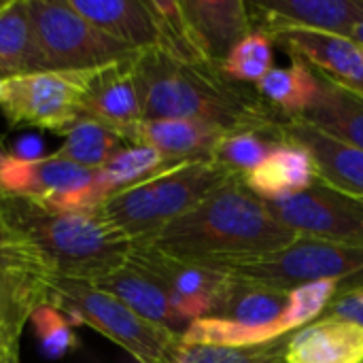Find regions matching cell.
Here are the masks:
<instances>
[{"instance_id":"14","label":"cell","mask_w":363,"mask_h":363,"mask_svg":"<svg viewBox=\"0 0 363 363\" xmlns=\"http://www.w3.org/2000/svg\"><path fill=\"white\" fill-rule=\"evenodd\" d=\"M253 30L302 28L351 38L363 21V0H255L249 2Z\"/></svg>"},{"instance_id":"28","label":"cell","mask_w":363,"mask_h":363,"mask_svg":"<svg viewBox=\"0 0 363 363\" xmlns=\"http://www.w3.org/2000/svg\"><path fill=\"white\" fill-rule=\"evenodd\" d=\"M62 147L53 153L87 170H100L119 149L128 145L123 134L96 119L81 117L64 134Z\"/></svg>"},{"instance_id":"19","label":"cell","mask_w":363,"mask_h":363,"mask_svg":"<svg viewBox=\"0 0 363 363\" xmlns=\"http://www.w3.org/2000/svg\"><path fill=\"white\" fill-rule=\"evenodd\" d=\"M283 132L289 140L300 143L311 151L319 179L328 187L349 198L363 200V151L332 138L304 119H287L283 123Z\"/></svg>"},{"instance_id":"34","label":"cell","mask_w":363,"mask_h":363,"mask_svg":"<svg viewBox=\"0 0 363 363\" xmlns=\"http://www.w3.org/2000/svg\"><path fill=\"white\" fill-rule=\"evenodd\" d=\"M323 315L353 321L363 328V274L340 283L338 294L334 296Z\"/></svg>"},{"instance_id":"20","label":"cell","mask_w":363,"mask_h":363,"mask_svg":"<svg viewBox=\"0 0 363 363\" xmlns=\"http://www.w3.org/2000/svg\"><path fill=\"white\" fill-rule=\"evenodd\" d=\"M285 363H363V328L321 315L289 336Z\"/></svg>"},{"instance_id":"22","label":"cell","mask_w":363,"mask_h":363,"mask_svg":"<svg viewBox=\"0 0 363 363\" xmlns=\"http://www.w3.org/2000/svg\"><path fill=\"white\" fill-rule=\"evenodd\" d=\"M98 30L140 53L157 47V26L147 0H70Z\"/></svg>"},{"instance_id":"9","label":"cell","mask_w":363,"mask_h":363,"mask_svg":"<svg viewBox=\"0 0 363 363\" xmlns=\"http://www.w3.org/2000/svg\"><path fill=\"white\" fill-rule=\"evenodd\" d=\"M89 70L34 72L0 81V111L11 128H38L64 134L83 117Z\"/></svg>"},{"instance_id":"2","label":"cell","mask_w":363,"mask_h":363,"mask_svg":"<svg viewBox=\"0 0 363 363\" xmlns=\"http://www.w3.org/2000/svg\"><path fill=\"white\" fill-rule=\"evenodd\" d=\"M298 238L272 217L264 200L242 179H228L194 211L145 245L177 259L215 266L268 255Z\"/></svg>"},{"instance_id":"10","label":"cell","mask_w":363,"mask_h":363,"mask_svg":"<svg viewBox=\"0 0 363 363\" xmlns=\"http://www.w3.org/2000/svg\"><path fill=\"white\" fill-rule=\"evenodd\" d=\"M0 196L26 198L62 211H100L96 170L57 155L21 157L0 151Z\"/></svg>"},{"instance_id":"36","label":"cell","mask_w":363,"mask_h":363,"mask_svg":"<svg viewBox=\"0 0 363 363\" xmlns=\"http://www.w3.org/2000/svg\"><path fill=\"white\" fill-rule=\"evenodd\" d=\"M351 40H355L359 47H363V21L353 30V34H351Z\"/></svg>"},{"instance_id":"31","label":"cell","mask_w":363,"mask_h":363,"mask_svg":"<svg viewBox=\"0 0 363 363\" xmlns=\"http://www.w3.org/2000/svg\"><path fill=\"white\" fill-rule=\"evenodd\" d=\"M157 26V47L166 55L185 62V64H202L206 62L200 53L191 28L185 19L179 0H147Z\"/></svg>"},{"instance_id":"38","label":"cell","mask_w":363,"mask_h":363,"mask_svg":"<svg viewBox=\"0 0 363 363\" xmlns=\"http://www.w3.org/2000/svg\"><path fill=\"white\" fill-rule=\"evenodd\" d=\"M6 2H9V0H0V9H2V6H4Z\"/></svg>"},{"instance_id":"33","label":"cell","mask_w":363,"mask_h":363,"mask_svg":"<svg viewBox=\"0 0 363 363\" xmlns=\"http://www.w3.org/2000/svg\"><path fill=\"white\" fill-rule=\"evenodd\" d=\"M30 323L34 325V332L47 357L57 359L77 347V334L72 332V323L53 306H40L32 315Z\"/></svg>"},{"instance_id":"5","label":"cell","mask_w":363,"mask_h":363,"mask_svg":"<svg viewBox=\"0 0 363 363\" xmlns=\"http://www.w3.org/2000/svg\"><path fill=\"white\" fill-rule=\"evenodd\" d=\"M228 179L232 177L213 162L183 164L111 196L100 213L134 245H145L194 211Z\"/></svg>"},{"instance_id":"11","label":"cell","mask_w":363,"mask_h":363,"mask_svg":"<svg viewBox=\"0 0 363 363\" xmlns=\"http://www.w3.org/2000/svg\"><path fill=\"white\" fill-rule=\"evenodd\" d=\"M53 274L0 219V353L17 351L19 336L40 306H49Z\"/></svg>"},{"instance_id":"24","label":"cell","mask_w":363,"mask_h":363,"mask_svg":"<svg viewBox=\"0 0 363 363\" xmlns=\"http://www.w3.org/2000/svg\"><path fill=\"white\" fill-rule=\"evenodd\" d=\"M317 77L319 98L298 119H304L332 138L363 151V96L332 83L319 72Z\"/></svg>"},{"instance_id":"32","label":"cell","mask_w":363,"mask_h":363,"mask_svg":"<svg viewBox=\"0 0 363 363\" xmlns=\"http://www.w3.org/2000/svg\"><path fill=\"white\" fill-rule=\"evenodd\" d=\"M219 68L232 81L255 87L274 68V38L262 30H253L234 47Z\"/></svg>"},{"instance_id":"12","label":"cell","mask_w":363,"mask_h":363,"mask_svg":"<svg viewBox=\"0 0 363 363\" xmlns=\"http://www.w3.org/2000/svg\"><path fill=\"white\" fill-rule=\"evenodd\" d=\"M272 217L298 236L363 247V211L321 179L306 191L264 200Z\"/></svg>"},{"instance_id":"1","label":"cell","mask_w":363,"mask_h":363,"mask_svg":"<svg viewBox=\"0 0 363 363\" xmlns=\"http://www.w3.org/2000/svg\"><path fill=\"white\" fill-rule=\"evenodd\" d=\"M134 74L143 121L191 119L223 132L279 130L285 123L253 85L232 81L211 62L185 64L160 49H147L136 53Z\"/></svg>"},{"instance_id":"39","label":"cell","mask_w":363,"mask_h":363,"mask_svg":"<svg viewBox=\"0 0 363 363\" xmlns=\"http://www.w3.org/2000/svg\"><path fill=\"white\" fill-rule=\"evenodd\" d=\"M0 198H2V196H0Z\"/></svg>"},{"instance_id":"29","label":"cell","mask_w":363,"mask_h":363,"mask_svg":"<svg viewBox=\"0 0 363 363\" xmlns=\"http://www.w3.org/2000/svg\"><path fill=\"white\" fill-rule=\"evenodd\" d=\"M164 170H170L166 162L147 145L128 143L119 149L100 170H96V189L104 204L111 196L121 194Z\"/></svg>"},{"instance_id":"13","label":"cell","mask_w":363,"mask_h":363,"mask_svg":"<svg viewBox=\"0 0 363 363\" xmlns=\"http://www.w3.org/2000/svg\"><path fill=\"white\" fill-rule=\"evenodd\" d=\"M128 264L153 277L189 323L213 317L230 281L228 274L211 266L170 257L149 245H134Z\"/></svg>"},{"instance_id":"37","label":"cell","mask_w":363,"mask_h":363,"mask_svg":"<svg viewBox=\"0 0 363 363\" xmlns=\"http://www.w3.org/2000/svg\"><path fill=\"white\" fill-rule=\"evenodd\" d=\"M351 200H353V202H355V204H357V206H359V208L363 211V200H362V198H351Z\"/></svg>"},{"instance_id":"18","label":"cell","mask_w":363,"mask_h":363,"mask_svg":"<svg viewBox=\"0 0 363 363\" xmlns=\"http://www.w3.org/2000/svg\"><path fill=\"white\" fill-rule=\"evenodd\" d=\"M225 132L191 119H149L123 134L132 145H147L160 153L168 168L191 162H211L219 138Z\"/></svg>"},{"instance_id":"25","label":"cell","mask_w":363,"mask_h":363,"mask_svg":"<svg viewBox=\"0 0 363 363\" xmlns=\"http://www.w3.org/2000/svg\"><path fill=\"white\" fill-rule=\"evenodd\" d=\"M45 70L28 0H9L0 9V81Z\"/></svg>"},{"instance_id":"30","label":"cell","mask_w":363,"mask_h":363,"mask_svg":"<svg viewBox=\"0 0 363 363\" xmlns=\"http://www.w3.org/2000/svg\"><path fill=\"white\" fill-rule=\"evenodd\" d=\"M287 338L253 347H221L179 336L162 363H285Z\"/></svg>"},{"instance_id":"17","label":"cell","mask_w":363,"mask_h":363,"mask_svg":"<svg viewBox=\"0 0 363 363\" xmlns=\"http://www.w3.org/2000/svg\"><path fill=\"white\" fill-rule=\"evenodd\" d=\"M194 40L206 62L221 66L234 47L253 32L249 2L242 0H179Z\"/></svg>"},{"instance_id":"15","label":"cell","mask_w":363,"mask_h":363,"mask_svg":"<svg viewBox=\"0 0 363 363\" xmlns=\"http://www.w3.org/2000/svg\"><path fill=\"white\" fill-rule=\"evenodd\" d=\"M266 34L332 83L363 96V47L355 40L302 28H277Z\"/></svg>"},{"instance_id":"23","label":"cell","mask_w":363,"mask_h":363,"mask_svg":"<svg viewBox=\"0 0 363 363\" xmlns=\"http://www.w3.org/2000/svg\"><path fill=\"white\" fill-rule=\"evenodd\" d=\"M317 183L319 170L315 157L306 147L289 138L245 179V185L262 200L300 194Z\"/></svg>"},{"instance_id":"21","label":"cell","mask_w":363,"mask_h":363,"mask_svg":"<svg viewBox=\"0 0 363 363\" xmlns=\"http://www.w3.org/2000/svg\"><path fill=\"white\" fill-rule=\"evenodd\" d=\"M94 285L121 300L143 319L157 323L174 334H183L191 325L187 319L179 315L164 287L153 277H149L147 272L128 262L119 270L94 281Z\"/></svg>"},{"instance_id":"26","label":"cell","mask_w":363,"mask_h":363,"mask_svg":"<svg viewBox=\"0 0 363 363\" xmlns=\"http://www.w3.org/2000/svg\"><path fill=\"white\" fill-rule=\"evenodd\" d=\"M262 100L285 121L302 117L319 98L317 72L298 55L289 66H274L257 85Z\"/></svg>"},{"instance_id":"16","label":"cell","mask_w":363,"mask_h":363,"mask_svg":"<svg viewBox=\"0 0 363 363\" xmlns=\"http://www.w3.org/2000/svg\"><path fill=\"white\" fill-rule=\"evenodd\" d=\"M134 57L89 70L83 94V115L111 125L121 134L143 121Z\"/></svg>"},{"instance_id":"6","label":"cell","mask_w":363,"mask_h":363,"mask_svg":"<svg viewBox=\"0 0 363 363\" xmlns=\"http://www.w3.org/2000/svg\"><path fill=\"white\" fill-rule=\"evenodd\" d=\"M49 306L60 311L70 323L87 325L102 334L138 363H162L181 336L143 319L89 281L53 277Z\"/></svg>"},{"instance_id":"4","label":"cell","mask_w":363,"mask_h":363,"mask_svg":"<svg viewBox=\"0 0 363 363\" xmlns=\"http://www.w3.org/2000/svg\"><path fill=\"white\" fill-rule=\"evenodd\" d=\"M338 287L336 281H319L287 291L230 277L213 317L194 321L183 338L221 347H253L287 338L317 321Z\"/></svg>"},{"instance_id":"27","label":"cell","mask_w":363,"mask_h":363,"mask_svg":"<svg viewBox=\"0 0 363 363\" xmlns=\"http://www.w3.org/2000/svg\"><path fill=\"white\" fill-rule=\"evenodd\" d=\"M287 140L283 125L279 130H234L225 132L211 162L232 179H247L279 145Z\"/></svg>"},{"instance_id":"7","label":"cell","mask_w":363,"mask_h":363,"mask_svg":"<svg viewBox=\"0 0 363 363\" xmlns=\"http://www.w3.org/2000/svg\"><path fill=\"white\" fill-rule=\"evenodd\" d=\"M211 268L234 279L291 291L319 281L345 283L363 274V247L300 236L281 251Z\"/></svg>"},{"instance_id":"8","label":"cell","mask_w":363,"mask_h":363,"mask_svg":"<svg viewBox=\"0 0 363 363\" xmlns=\"http://www.w3.org/2000/svg\"><path fill=\"white\" fill-rule=\"evenodd\" d=\"M28 11L47 70H96L136 55L85 19L70 0H28Z\"/></svg>"},{"instance_id":"35","label":"cell","mask_w":363,"mask_h":363,"mask_svg":"<svg viewBox=\"0 0 363 363\" xmlns=\"http://www.w3.org/2000/svg\"><path fill=\"white\" fill-rule=\"evenodd\" d=\"M0 363H19L17 351H4V353H0Z\"/></svg>"},{"instance_id":"3","label":"cell","mask_w":363,"mask_h":363,"mask_svg":"<svg viewBox=\"0 0 363 363\" xmlns=\"http://www.w3.org/2000/svg\"><path fill=\"white\" fill-rule=\"evenodd\" d=\"M0 219L57 279L94 283L125 266L134 249V242L100 211H62L2 196Z\"/></svg>"}]
</instances>
